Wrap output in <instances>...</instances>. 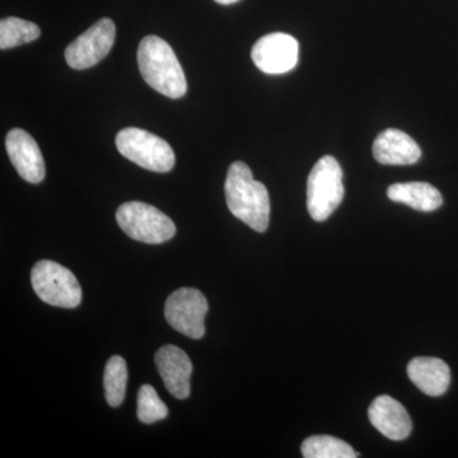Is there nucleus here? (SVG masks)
Segmentation results:
<instances>
[{
	"instance_id": "obj_1",
	"label": "nucleus",
	"mask_w": 458,
	"mask_h": 458,
	"mask_svg": "<svg viewBox=\"0 0 458 458\" xmlns=\"http://www.w3.org/2000/svg\"><path fill=\"white\" fill-rule=\"evenodd\" d=\"M229 212L256 232L267 231L270 222V197L264 183L254 179L243 162L229 165L225 183Z\"/></svg>"
},
{
	"instance_id": "obj_2",
	"label": "nucleus",
	"mask_w": 458,
	"mask_h": 458,
	"mask_svg": "<svg viewBox=\"0 0 458 458\" xmlns=\"http://www.w3.org/2000/svg\"><path fill=\"white\" fill-rule=\"evenodd\" d=\"M138 65L144 81L161 95L180 98L188 90L182 66L164 38L150 35L141 40Z\"/></svg>"
},
{
	"instance_id": "obj_3",
	"label": "nucleus",
	"mask_w": 458,
	"mask_h": 458,
	"mask_svg": "<svg viewBox=\"0 0 458 458\" xmlns=\"http://www.w3.org/2000/svg\"><path fill=\"white\" fill-rule=\"evenodd\" d=\"M343 171L333 156H325L313 165L307 181V209L316 222L327 221L342 204Z\"/></svg>"
},
{
	"instance_id": "obj_4",
	"label": "nucleus",
	"mask_w": 458,
	"mask_h": 458,
	"mask_svg": "<svg viewBox=\"0 0 458 458\" xmlns=\"http://www.w3.org/2000/svg\"><path fill=\"white\" fill-rule=\"evenodd\" d=\"M116 221L132 240L149 245L167 242L176 233V225L170 216L141 201L120 205Z\"/></svg>"
},
{
	"instance_id": "obj_5",
	"label": "nucleus",
	"mask_w": 458,
	"mask_h": 458,
	"mask_svg": "<svg viewBox=\"0 0 458 458\" xmlns=\"http://www.w3.org/2000/svg\"><path fill=\"white\" fill-rule=\"evenodd\" d=\"M31 283L38 297L50 306L77 309L82 302V288L74 274L55 261L36 262Z\"/></svg>"
},
{
	"instance_id": "obj_6",
	"label": "nucleus",
	"mask_w": 458,
	"mask_h": 458,
	"mask_svg": "<svg viewBox=\"0 0 458 458\" xmlns=\"http://www.w3.org/2000/svg\"><path fill=\"white\" fill-rule=\"evenodd\" d=\"M116 147L125 158L148 171L164 174L171 171L176 161L167 141L143 129H123L116 135Z\"/></svg>"
},
{
	"instance_id": "obj_7",
	"label": "nucleus",
	"mask_w": 458,
	"mask_h": 458,
	"mask_svg": "<svg viewBox=\"0 0 458 458\" xmlns=\"http://www.w3.org/2000/svg\"><path fill=\"white\" fill-rule=\"evenodd\" d=\"M208 311L207 298L198 289H177L165 301V316L168 324L190 339L199 340L204 336Z\"/></svg>"
},
{
	"instance_id": "obj_8",
	"label": "nucleus",
	"mask_w": 458,
	"mask_h": 458,
	"mask_svg": "<svg viewBox=\"0 0 458 458\" xmlns=\"http://www.w3.org/2000/svg\"><path fill=\"white\" fill-rule=\"evenodd\" d=\"M114 38V23L110 18H102L66 47V63L77 71L98 64L113 49Z\"/></svg>"
},
{
	"instance_id": "obj_9",
	"label": "nucleus",
	"mask_w": 458,
	"mask_h": 458,
	"mask_svg": "<svg viewBox=\"0 0 458 458\" xmlns=\"http://www.w3.org/2000/svg\"><path fill=\"white\" fill-rule=\"evenodd\" d=\"M252 60L267 74H284L297 65L300 45L293 36L276 32L264 36L252 47Z\"/></svg>"
},
{
	"instance_id": "obj_10",
	"label": "nucleus",
	"mask_w": 458,
	"mask_h": 458,
	"mask_svg": "<svg viewBox=\"0 0 458 458\" xmlns=\"http://www.w3.org/2000/svg\"><path fill=\"white\" fill-rule=\"evenodd\" d=\"M5 148L12 165L18 174L30 183H40L45 179L44 157L29 132L22 129H12L5 138Z\"/></svg>"
},
{
	"instance_id": "obj_11",
	"label": "nucleus",
	"mask_w": 458,
	"mask_h": 458,
	"mask_svg": "<svg viewBox=\"0 0 458 458\" xmlns=\"http://www.w3.org/2000/svg\"><path fill=\"white\" fill-rule=\"evenodd\" d=\"M155 360L168 393L179 400L188 399L192 373L189 355L177 346L165 345L156 352Z\"/></svg>"
},
{
	"instance_id": "obj_12",
	"label": "nucleus",
	"mask_w": 458,
	"mask_h": 458,
	"mask_svg": "<svg viewBox=\"0 0 458 458\" xmlns=\"http://www.w3.org/2000/svg\"><path fill=\"white\" fill-rule=\"evenodd\" d=\"M369 417L372 426L391 441H403L412 430L411 418L406 409L387 394L370 403Z\"/></svg>"
},
{
	"instance_id": "obj_13",
	"label": "nucleus",
	"mask_w": 458,
	"mask_h": 458,
	"mask_svg": "<svg viewBox=\"0 0 458 458\" xmlns=\"http://www.w3.org/2000/svg\"><path fill=\"white\" fill-rule=\"evenodd\" d=\"M373 156L382 165H409L417 164L421 150L417 141L399 129H387L376 138Z\"/></svg>"
},
{
	"instance_id": "obj_14",
	"label": "nucleus",
	"mask_w": 458,
	"mask_h": 458,
	"mask_svg": "<svg viewBox=\"0 0 458 458\" xmlns=\"http://www.w3.org/2000/svg\"><path fill=\"white\" fill-rule=\"evenodd\" d=\"M408 376L428 396H441L450 387V367L438 358H414L408 364Z\"/></svg>"
},
{
	"instance_id": "obj_15",
	"label": "nucleus",
	"mask_w": 458,
	"mask_h": 458,
	"mask_svg": "<svg viewBox=\"0 0 458 458\" xmlns=\"http://www.w3.org/2000/svg\"><path fill=\"white\" fill-rule=\"evenodd\" d=\"M387 197L419 212H434L443 204L441 192L427 182L394 183L387 189Z\"/></svg>"
},
{
	"instance_id": "obj_16",
	"label": "nucleus",
	"mask_w": 458,
	"mask_h": 458,
	"mask_svg": "<svg viewBox=\"0 0 458 458\" xmlns=\"http://www.w3.org/2000/svg\"><path fill=\"white\" fill-rule=\"evenodd\" d=\"M304 458H355L357 452L349 443L331 436H312L302 443Z\"/></svg>"
},
{
	"instance_id": "obj_17",
	"label": "nucleus",
	"mask_w": 458,
	"mask_h": 458,
	"mask_svg": "<svg viewBox=\"0 0 458 458\" xmlns=\"http://www.w3.org/2000/svg\"><path fill=\"white\" fill-rule=\"evenodd\" d=\"M128 366L123 358L114 355L108 360L104 375L105 397L113 408L122 405L128 386Z\"/></svg>"
},
{
	"instance_id": "obj_18",
	"label": "nucleus",
	"mask_w": 458,
	"mask_h": 458,
	"mask_svg": "<svg viewBox=\"0 0 458 458\" xmlns=\"http://www.w3.org/2000/svg\"><path fill=\"white\" fill-rule=\"evenodd\" d=\"M41 31L36 23L21 18L8 17L0 22V49L7 50L29 44L40 38Z\"/></svg>"
},
{
	"instance_id": "obj_19",
	"label": "nucleus",
	"mask_w": 458,
	"mask_h": 458,
	"mask_svg": "<svg viewBox=\"0 0 458 458\" xmlns=\"http://www.w3.org/2000/svg\"><path fill=\"white\" fill-rule=\"evenodd\" d=\"M138 419L144 424H153L168 417V408L150 385H143L138 394Z\"/></svg>"
},
{
	"instance_id": "obj_20",
	"label": "nucleus",
	"mask_w": 458,
	"mask_h": 458,
	"mask_svg": "<svg viewBox=\"0 0 458 458\" xmlns=\"http://www.w3.org/2000/svg\"><path fill=\"white\" fill-rule=\"evenodd\" d=\"M214 2L219 3V4H233V3L238 2V0H214Z\"/></svg>"
}]
</instances>
